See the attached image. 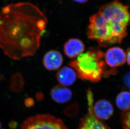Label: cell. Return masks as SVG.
<instances>
[{"mask_svg": "<svg viewBox=\"0 0 130 129\" xmlns=\"http://www.w3.org/2000/svg\"><path fill=\"white\" fill-rule=\"evenodd\" d=\"M116 103L118 108L124 112L130 110V92L122 91L117 96Z\"/></svg>", "mask_w": 130, "mask_h": 129, "instance_id": "cell-13", "label": "cell"}, {"mask_svg": "<svg viewBox=\"0 0 130 129\" xmlns=\"http://www.w3.org/2000/svg\"><path fill=\"white\" fill-rule=\"evenodd\" d=\"M25 105L27 107H31L34 105L35 103L34 100L31 98H27L25 100Z\"/></svg>", "mask_w": 130, "mask_h": 129, "instance_id": "cell-16", "label": "cell"}, {"mask_svg": "<svg viewBox=\"0 0 130 129\" xmlns=\"http://www.w3.org/2000/svg\"><path fill=\"white\" fill-rule=\"evenodd\" d=\"M0 129H2V124L1 122H0Z\"/></svg>", "mask_w": 130, "mask_h": 129, "instance_id": "cell-21", "label": "cell"}, {"mask_svg": "<svg viewBox=\"0 0 130 129\" xmlns=\"http://www.w3.org/2000/svg\"><path fill=\"white\" fill-rule=\"evenodd\" d=\"M126 53L119 47H113L108 49L104 54V60L107 66L111 68H115L125 63Z\"/></svg>", "mask_w": 130, "mask_h": 129, "instance_id": "cell-7", "label": "cell"}, {"mask_svg": "<svg viewBox=\"0 0 130 129\" xmlns=\"http://www.w3.org/2000/svg\"><path fill=\"white\" fill-rule=\"evenodd\" d=\"M51 96L53 101L59 103H64L69 101L72 96V92L66 87L56 85L51 91Z\"/></svg>", "mask_w": 130, "mask_h": 129, "instance_id": "cell-12", "label": "cell"}, {"mask_svg": "<svg viewBox=\"0 0 130 129\" xmlns=\"http://www.w3.org/2000/svg\"><path fill=\"white\" fill-rule=\"evenodd\" d=\"M24 83L25 81L22 76L20 73H15L10 80V89L14 92H20L23 89Z\"/></svg>", "mask_w": 130, "mask_h": 129, "instance_id": "cell-14", "label": "cell"}, {"mask_svg": "<svg viewBox=\"0 0 130 129\" xmlns=\"http://www.w3.org/2000/svg\"><path fill=\"white\" fill-rule=\"evenodd\" d=\"M121 122L124 129H130V110L123 112L122 115Z\"/></svg>", "mask_w": 130, "mask_h": 129, "instance_id": "cell-15", "label": "cell"}, {"mask_svg": "<svg viewBox=\"0 0 130 129\" xmlns=\"http://www.w3.org/2000/svg\"><path fill=\"white\" fill-rule=\"evenodd\" d=\"M36 98L37 100H38V101H41V100L43 99L44 96H43V94H42V93H38L36 94Z\"/></svg>", "mask_w": 130, "mask_h": 129, "instance_id": "cell-19", "label": "cell"}, {"mask_svg": "<svg viewBox=\"0 0 130 129\" xmlns=\"http://www.w3.org/2000/svg\"><path fill=\"white\" fill-rule=\"evenodd\" d=\"M104 54L100 49L91 48L70 62V66L75 71L80 79L93 82L107 77L116 71L109 69L106 63Z\"/></svg>", "mask_w": 130, "mask_h": 129, "instance_id": "cell-2", "label": "cell"}, {"mask_svg": "<svg viewBox=\"0 0 130 129\" xmlns=\"http://www.w3.org/2000/svg\"><path fill=\"white\" fill-rule=\"evenodd\" d=\"M20 129H68L62 120L52 115H38L27 118Z\"/></svg>", "mask_w": 130, "mask_h": 129, "instance_id": "cell-5", "label": "cell"}, {"mask_svg": "<svg viewBox=\"0 0 130 129\" xmlns=\"http://www.w3.org/2000/svg\"><path fill=\"white\" fill-rule=\"evenodd\" d=\"M87 37L89 39L96 40L100 46L107 47L117 44L115 39L104 18L98 13L91 16L90 24L87 29Z\"/></svg>", "mask_w": 130, "mask_h": 129, "instance_id": "cell-4", "label": "cell"}, {"mask_svg": "<svg viewBox=\"0 0 130 129\" xmlns=\"http://www.w3.org/2000/svg\"><path fill=\"white\" fill-rule=\"evenodd\" d=\"M47 23L43 12L31 3L6 5L0 11V48L13 60L33 56Z\"/></svg>", "mask_w": 130, "mask_h": 129, "instance_id": "cell-1", "label": "cell"}, {"mask_svg": "<svg viewBox=\"0 0 130 129\" xmlns=\"http://www.w3.org/2000/svg\"><path fill=\"white\" fill-rule=\"evenodd\" d=\"M93 112L99 120H106L110 118L114 112L113 106L109 101L101 99L93 104Z\"/></svg>", "mask_w": 130, "mask_h": 129, "instance_id": "cell-8", "label": "cell"}, {"mask_svg": "<svg viewBox=\"0 0 130 129\" xmlns=\"http://www.w3.org/2000/svg\"><path fill=\"white\" fill-rule=\"evenodd\" d=\"M63 58L61 52L51 50L46 52L43 57V66L48 71H55L60 68L62 64Z\"/></svg>", "mask_w": 130, "mask_h": 129, "instance_id": "cell-9", "label": "cell"}, {"mask_svg": "<svg viewBox=\"0 0 130 129\" xmlns=\"http://www.w3.org/2000/svg\"><path fill=\"white\" fill-rule=\"evenodd\" d=\"M77 75L73 68L64 66L59 70L56 75L57 80L60 85L69 87L76 81Z\"/></svg>", "mask_w": 130, "mask_h": 129, "instance_id": "cell-11", "label": "cell"}, {"mask_svg": "<svg viewBox=\"0 0 130 129\" xmlns=\"http://www.w3.org/2000/svg\"><path fill=\"white\" fill-rule=\"evenodd\" d=\"M99 13L110 24L118 44L127 35V27L130 22V11L128 6L115 1L100 8Z\"/></svg>", "mask_w": 130, "mask_h": 129, "instance_id": "cell-3", "label": "cell"}, {"mask_svg": "<svg viewBox=\"0 0 130 129\" xmlns=\"http://www.w3.org/2000/svg\"><path fill=\"white\" fill-rule=\"evenodd\" d=\"M124 83L125 85L130 89V71L124 77Z\"/></svg>", "mask_w": 130, "mask_h": 129, "instance_id": "cell-17", "label": "cell"}, {"mask_svg": "<svg viewBox=\"0 0 130 129\" xmlns=\"http://www.w3.org/2000/svg\"><path fill=\"white\" fill-rule=\"evenodd\" d=\"M126 60L128 64L130 66V48H128L127 50L126 54Z\"/></svg>", "mask_w": 130, "mask_h": 129, "instance_id": "cell-18", "label": "cell"}, {"mask_svg": "<svg viewBox=\"0 0 130 129\" xmlns=\"http://www.w3.org/2000/svg\"><path fill=\"white\" fill-rule=\"evenodd\" d=\"M84 44L81 40L77 38L69 39L64 46L65 55L70 58H75L82 54L85 50Z\"/></svg>", "mask_w": 130, "mask_h": 129, "instance_id": "cell-10", "label": "cell"}, {"mask_svg": "<svg viewBox=\"0 0 130 129\" xmlns=\"http://www.w3.org/2000/svg\"><path fill=\"white\" fill-rule=\"evenodd\" d=\"M72 1L80 3V4H84V3L87 2V1H88V0H72Z\"/></svg>", "mask_w": 130, "mask_h": 129, "instance_id": "cell-20", "label": "cell"}, {"mask_svg": "<svg viewBox=\"0 0 130 129\" xmlns=\"http://www.w3.org/2000/svg\"><path fill=\"white\" fill-rule=\"evenodd\" d=\"M87 92L88 111L86 115L81 119L77 129H110L94 116L93 112V93L90 89H88Z\"/></svg>", "mask_w": 130, "mask_h": 129, "instance_id": "cell-6", "label": "cell"}]
</instances>
